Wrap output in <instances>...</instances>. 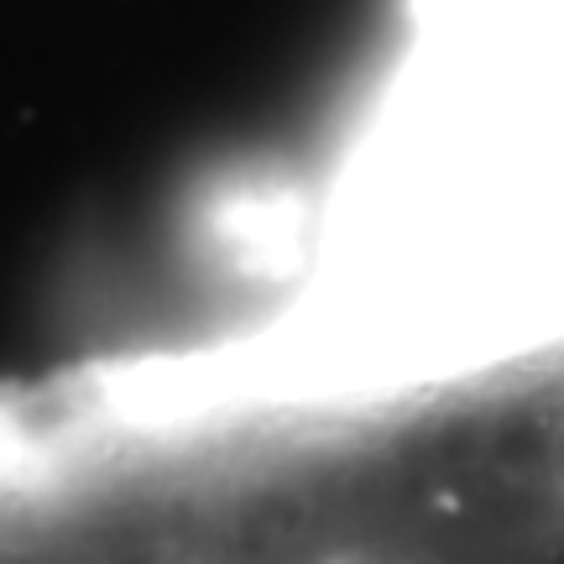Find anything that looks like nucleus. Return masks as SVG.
I'll list each match as a JSON object with an SVG mask.
<instances>
[{
  "label": "nucleus",
  "instance_id": "f257e3e1",
  "mask_svg": "<svg viewBox=\"0 0 564 564\" xmlns=\"http://www.w3.org/2000/svg\"><path fill=\"white\" fill-rule=\"evenodd\" d=\"M0 564H564V350L382 246L241 329L0 382Z\"/></svg>",
  "mask_w": 564,
  "mask_h": 564
}]
</instances>
